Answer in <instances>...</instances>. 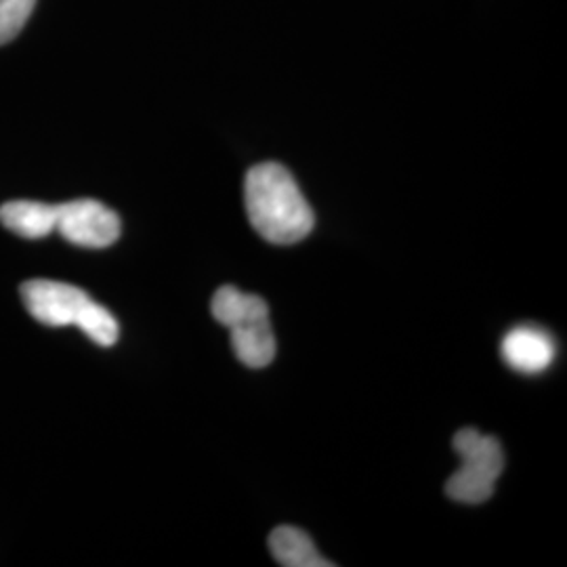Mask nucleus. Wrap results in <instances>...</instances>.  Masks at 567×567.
Here are the masks:
<instances>
[{
  "mask_svg": "<svg viewBox=\"0 0 567 567\" xmlns=\"http://www.w3.org/2000/svg\"><path fill=\"white\" fill-rule=\"evenodd\" d=\"M0 224L25 240H41L55 231V206L34 200H11L0 206Z\"/></svg>",
  "mask_w": 567,
  "mask_h": 567,
  "instance_id": "6",
  "label": "nucleus"
},
{
  "mask_svg": "<svg viewBox=\"0 0 567 567\" xmlns=\"http://www.w3.org/2000/svg\"><path fill=\"white\" fill-rule=\"evenodd\" d=\"M231 347L236 358L248 368H265L276 358V337L269 318L248 320L243 324L231 326Z\"/></svg>",
  "mask_w": 567,
  "mask_h": 567,
  "instance_id": "7",
  "label": "nucleus"
},
{
  "mask_svg": "<svg viewBox=\"0 0 567 567\" xmlns=\"http://www.w3.org/2000/svg\"><path fill=\"white\" fill-rule=\"evenodd\" d=\"M21 299L30 316L41 324L79 326L93 343L102 347H112L118 341V320L76 286L30 280L21 286Z\"/></svg>",
  "mask_w": 567,
  "mask_h": 567,
  "instance_id": "2",
  "label": "nucleus"
},
{
  "mask_svg": "<svg viewBox=\"0 0 567 567\" xmlns=\"http://www.w3.org/2000/svg\"><path fill=\"white\" fill-rule=\"evenodd\" d=\"M210 309L215 320L227 328L257 318H269V307L261 297L246 295L234 286H221L213 297Z\"/></svg>",
  "mask_w": 567,
  "mask_h": 567,
  "instance_id": "9",
  "label": "nucleus"
},
{
  "mask_svg": "<svg viewBox=\"0 0 567 567\" xmlns=\"http://www.w3.org/2000/svg\"><path fill=\"white\" fill-rule=\"evenodd\" d=\"M55 231L82 248H107L121 238V217L105 204L82 198L55 206Z\"/></svg>",
  "mask_w": 567,
  "mask_h": 567,
  "instance_id": "4",
  "label": "nucleus"
},
{
  "mask_svg": "<svg viewBox=\"0 0 567 567\" xmlns=\"http://www.w3.org/2000/svg\"><path fill=\"white\" fill-rule=\"evenodd\" d=\"M37 0H0V44L13 41L30 20Z\"/></svg>",
  "mask_w": 567,
  "mask_h": 567,
  "instance_id": "10",
  "label": "nucleus"
},
{
  "mask_svg": "<svg viewBox=\"0 0 567 567\" xmlns=\"http://www.w3.org/2000/svg\"><path fill=\"white\" fill-rule=\"evenodd\" d=\"M244 204L250 225L267 243H301L316 225L311 206L282 164H257L246 173Z\"/></svg>",
  "mask_w": 567,
  "mask_h": 567,
  "instance_id": "1",
  "label": "nucleus"
},
{
  "mask_svg": "<svg viewBox=\"0 0 567 567\" xmlns=\"http://www.w3.org/2000/svg\"><path fill=\"white\" fill-rule=\"evenodd\" d=\"M269 550L274 559L286 567H330L332 564L324 559L313 540L303 529L292 526L276 527L269 534Z\"/></svg>",
  "mask_w": 567,
  "mask_h": 567,
  "instance_id": "8",
  "label": "nucleus"
},
{
  "mask_svg": "<svg viewBox=\"0 0 567 567\" xmlns=\"http://www.w3.org/2000/svg\"><path fill=\"white\" fill-rule=\"evenodd\" d=\"M555 343L550 334L536 326H517L503 341V358L522 374H540L555 360Z\"/></svg>",
  "mask_w": 567,
  "mask_h": 567,
  "instance_id": "5",
  "label": "nucleus"
},
{
  "mask_svg": "<svg viewBox=\"0 0 567 567\" xmlns=\"http://www.w3.org/2000/svg\"><path fill=\"white\" fill-rule=\"evenodd\" d=\"M454 450L461 454L463 466L447 480V496L465 505L486 503L505 468V454L498 440L475 429H461L454 435Z\"/></svg>",
  "mask_w": 567,
  "mask_h": 567,
  "instance_id": "3",
  "label": "nucleus"
}]
</instances>
